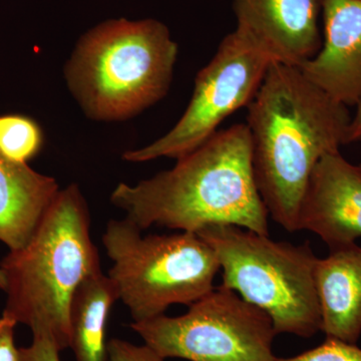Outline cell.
Returning <instances> with one entry per match:
<instances>
[{"label":"cell","mask_w":361,"mask_h":361,"mask_svg":"<svg viewBox=\"0 0 361 361\" xmlns=\"http://www.w3.org/2000/svg\"><path fill=\"white\" fill-rule=\"evenodd\" d=\"M246 109L259 193L272 219L297 232L311 174L323 157L348 145L353 116L300 68L277 61Z\"/></svg>","instance_id":"obj_1"},{"label":"cell","mask_w":361,"mask_h":361,"mask_svg":"<svg viewBox=\"0 0 361 361\" xmlns=\"http://www.w3.org/2000/svg\"><path fill=\"white\" fill-rule=\"evenodd\" d=\"M246 123L218 130L168 171L137 185L121 183L111 202L140 229L197 233L228 224L269 235L267 209L253 171Z\"/></svg>","instance_id":"obj_2"},{"label":"cell","mask_w":361,"mask_h":361,"mask_svg":"<svg viewBox=\"0 0 361 361\" xmlns=\"http://www.w3.org/2000/svg\"><path fill=\"white\" fill-rule=\"evenodd\" d=\"M90 217L80 188L59 190L32 238L0 263L6 293L4 314L70 348V306L80 283L101 270Z\"/></svg>","instance_id":"obj_3"},{"label":"cell","mask_w":361,"mask_h":361,"mask_svg":"<svg viewBox=\"0 0 361 361\" xmlns=\"http://www.w3.org/2000/svg\"><path fill=\"white\" fill-rule=\"evenodd\" d=\"M177 56L161 21L110 20L80 37L66 78L90 118L125 120L167 94Z\"/></svg>","instance_id":"obj_4"},{"label":"cell","mask_w":361,"mask_h":361,"mask_svg":"<svg viewBox=\"0 0 361 361\" xmlns=\"http://www.w3.org/2000/svg\"><path fill=\"white\" fill-rule=\"evenodd\" d=\"M219 261L223 286L264 311L275 331L310 338L322 331L315 283L318 257L308 242L275 241L235 225L207 226L196 233Z\"/></svg>","instance_id":"obj_5"},{"label":"cell","mask_w":361,"mask_h":361,"mask_svg":"<svg viewBox=\"0 0 361 361\" xmlns=\"http://www.w3.org/2000/svg\"><path fill=\"white\" fill-rule=\"evenodd\" d=\"M103 244L113 261L108 276L134 322L199 300L213 290L220 272L215 252L196 233L142 236L125 218L108 223Z\"/></svg>","instance_id":"obj_6"},{"label":"cell","mask_w":361,"mask_h":361,"mask_svg":"<svg viewBox=\"0 0 361 361\" xmlns=\"http://www.w3.org/2000/svg\"><path fill=\"white\" fill-rule=\"evenodd\" d=\"M130 327L161 357L190 361H276L274 325L264 311L220 285L185 314H163Z\"/></svg>","instance_id":"obj_7"},{"label":"cell","mask_w":361,"mask_h":361,"mask_svg":"<svg viewBox=\"0 0 361 361\" xmlns=\"http://www.w3.org/2000/svg\"><path fill=\"white\" fill-rule=\"evenodd\" d=\"M272 61L236 30L218 47L195 80L191 101L174 128L145 148L128 151L123 160H178L210 139L225 118L250 104Z\"/></svg>","instance_id":"obj_8"},{"label":"cell","mask_w":361,"mask_h":361,"mask_svg":"<svg viewBox=\"0 0 361 361\" xmlns=\"http://www.w3.org/2000/svg\"><path fill=\"white\" fill-rule=\"evenodd\" d=\"M236 30L272 61L299 68L322 49V0H234Z\"/></svg>","instance_id":"obj_9"},{"label":"cell","mask_w":361,"mask_h":361,"mask_svg":"<svg viewBox=\"0 0 361 361\" xmlns=\"http://www.w3.org/2000/svg\"><path fill=\"white\" fill-rule=\"evenodd\" d=\"M301 230L317 235L330 250L361 238V166L341 152L318 161L299 211Z\"/></svg>","instance_id":"obj_10"},{"label":"cell","mask_w":361,"mask_h":361,"mask_svg":"<svg viewBox=\"0 0 361 361\" xmlns=\"http://www.w3.org/2000/svg\"><path fill=\"white\" fill-rule=\"evenodd\" d=\"M323 39L299 66L306 78L346 106L361 99V0H322Z\"/></svg>","instance_id":"obj_11"},{"label":"cell","mask_w":361,"mask_h":361,"mask_svg":"<svg viewBox=\"0 0 361 361\" xmlns=\"http://www.w3.org/2000/svg\"><path fill=\"white\" fill-rule=\"evenodd\" d=\"M315 283L326 338L356 344L361 336V246L332 249L318 258Z\"/></svg>","instance_id":"obj_12"},{"label":"cell","mask_w":361,"mask_h":361,"mask_svg":"<svg viewBox=\"0 0 361 361\" xmlns=\"http://www.w3.org/2000/svg\"><path fill=\"white\" fill-rule=\"evenodd\" d=\"M59 192L54 178L0 153V241L9 251L28 243Z\"/></svg>","instance_id":"obj_13"},{"label":"cell","mask_w":361,"mask_h":361,"mask_svg":"<svg viewBox=\"0 0 361 361\" xmlns=\"http://www.w3.org/2000/svg\"><path fill=\"white\" fill-rule=\"evenodd\" d=\"M118 300L113 281L102 270L85 278L70 306V348L77 361H108L106 324Z\"/></svg>","instance_id":"obj_14"},{"label":"cell","mask_w":361,"mask_h":361,"mask_svg":"<svg viewBox=\"0 0 361 361\" xmlns=\"http://www.w3.org/2000/svg\"><path fill=\"white\" fill-rule=\"evenodd\" d=\"M42 133L37 123L27 116H0V153L18 163L27 164L39 153Z\"/></svg>","instance_id":"obj_15"},{"label":"cell","mask_w":361,"mask_h":361,"mask_svg":"<svg viewBox=\"0 0 361 361\" xmlns=\"http://www.w3.org/2000/svg\"><path fill=\"white\" fill-rule=\"evenodd\" d=\"M276 361H361V348L356 344L326 338L317 348L294 357L277 358Z\"/></svg>","instance_id":"obj_16"},{"label":"cell","mask_w":361,"mask_h":361,"mask_svg":"<svg viewBox=\"0 0 361 361\" xmlns=\"http://www.w3.org/2000/svg\"><path fill=\"white\" fill-rule=\"evenodd\" d=\"M108 361H165V358L147 344L135 345L114 338L108 342Z\"/></svg>","instance_id":"obj_17"},{"label":"cell","mask_w":361,"mask_h":361,"mask_svg":"<svg viewBox=\"0 0 361 361\" xmlns=\"http://www.w3.org/2000/svg\"><path fill=\"white\" fill-rule=\"evenodd\" d=\"M20 351L21 361H61V351L47 336H33L32 345L20 348Z\"/></svg>","instance_id":"obj_18"},{"label":"cell","mask_w":361,"mask_h":361,"mask_svg":"<svg viewBox=\"0 0 361 361\" xmlns=\"http://www.w3.org/2000/svg\"><path fill=\"white\" fill-rule=\"evenodd\" d=\"M18 322L9 316L0 317V361H21L20 349L14 341V329Z\"/></svg>","instance_id":"obj_19"},{"label":"cell","mask_w":361,"mask_h":361,"mask_svg":"<svg viewBox=\"0 0 361 361\" xmlns=\"http://www.w3.org/2000/svg\"><path fill=\"white\" fill-rule=\"evenodd\" d=\"M355 115L351 118L348 134V145L361 141V99L356 104Z\"/></svg>","instance_id":"obj_20"},{"label":"cell","mask_w":361,"mask_h":361,"mask_svg":"<svg viewBox=\"0 0 361 361\" xmlns=\"http://www.w3.org/2000/svg\"><path fill=\"white\" fill-rule=\"evenodd\" d=\"M4 286H6V281H4V273H2L1 269H0V289L4 290Z\"/></svg>","instance_id":"obj_21"},{"label":"cell","mask_w":361,"mask_h":361,"mask_svg":"<svg viewBox=\"0 0 361 361\" xmlns=\"http://www.w3.org/2000/svg\"><path fill=\"white\" fill-rule=\"evenodd\" d=\"M361 166V165H360Z\"/></svg>","instance_id":"obj_22"}]
</instances>
